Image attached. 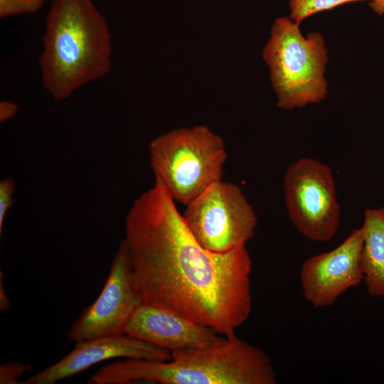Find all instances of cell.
Listing matches in <instances>:
<instances>
[{
	"label": "cell",
	"instance_id": "obj_1",
	"mask_svg": "<svg viewBox=\"0 0 384 384\" xmlns=\"http://www.w3.org/2000/svg\"><path fill=\"white\" fill-rule=\"evenodd\" d=\"M124 240L144 303L230 336L252 310V260L245 246L225 252L203 247L164 184L133 203Z\"/></svg>",
	"mask_w": 384,
	"mask_h": 384
},
{
	"label": "cell",
	"instance_id": "obj_2",
	"mask_svg": "<svg viewBox=\"0 0 384 384\" xmlns=\"http://www.w3.org/2000/svg\"><path fill=\"white\" fill-rule=\"evenodd\" d=\"M168 361L126 358L104 366L91 384H276L269 356L235 334L218 342L175 350Z\"/></svg>",
	"mask_w": 384,
	"mask_h": 384
},
{
	"label": "cell",
	"instance_id": "obj_3",
	"mask_svg": "<svg viewBox=\"0 0 384 384\" xmlns=\"http://www.w3.org/2000/svg\"><path fill=\"white\" fill-rule=\"evenodd\" d=\"M112 43L105 18L92 0H53L39 58L42 83L56 100L106 75Z\"/></svg>",
	"mask_w": 384,
	"mask_h": 384
},
{
	"label": "cell",
	"instance_id": "obj_4",
	"mask_svg": "<svg viewBox=\"0 0 384 384\" xmlns=\"http://www.w3.org/2000/svg\"><path fill=\"white\" fill-rule=\"evenodd\" d=\"M299 25L288 17L277 18L262 53L277 106L285 110L319 102L327 95L324 38L318 32L304 36Z\"/></svg>",
	"mask_w": 384,
	"mask_h": 384
},
{
	"label": "cell",
	"instance_id": "obj_5",
	"mask_svg": "<svg viewBox=\"0 0 384 384\" xmlns=\"http://www.w3.org/2000/svg\"><path fill=\"white\" fill-rule=\"evenodd\" d=\"M149 149L155 179L176 202L186 206L222 181L225 144L206 126L171 130L153 139Z\"/></svg>",
	"mask_w": 384,
	"mask_h": 384
},
{
	"label": "cell",
	"instance_id": "obj_6",
	"mask_svg": "<svg viewBox=\"0 0 384 384\" xmlns=\"http://www.w3.org/2000/svg\"><path fill=\"white\" fill-rule=\"evenodd\" d=\"M188 228L206 249L225 252L245 246L255 235V213L237 185L220 181L186 205Z\"/></svg>",
	"mask_w": 384,
	"mask_h": 384
},
{
	"label": "cell",
	"instance_id": "obj_7",
	"mask_svg": "<svg viewBox=\"0 0 384 384\" xmlns=\"http://www.w3.org/2000/svg\"><path fill=\"white\" fill-rule=\"evenodd\" d=\"M283 188L289 217L299 233L315 242L331 240L341 217L331 169L314 159L299 158L287 169Z\"/></svg>",
	"mask_w": 384,
	"mask_h": 384
},
{
	"label": "cell",
	"instance_id": "obj_8",
	"mask_svg": "<svg viewBox=\"0 0 384 384\" xmlns=\"http://www.w3.org/2000/svg\"><path fill=\"white\" fill-rule=\"evenodd\" d=\"M143 303L124 239L116 251L100 294L73 322L68 337L76 343L124 334L133 314Z\"/></svg>",
	"mask_w": 384,
	"mask_h": 384
},
{
	"label": "cell",
	"instance_id": "obj_9",
	"mask_svg": "<svg viewBox=\"0 0 384 384\" xmlns=\"http://www.w3.org/2000/svg\"><path fill=\"white\" fill-rule=\"evenodd\" d=\"M362 245V228H354L334 249L308 258L300 271L305 299L316 308H325L358 286L363 279Z\"/></svg>",
	"mask_w": 384,
	"mask_h": 384
},
{
	"label": "cell",
	"instance_id": "obj_10",
	"mask_svg": "<svg viewBox=\"0 0 384 384\" xmlns=\"http://www.w3.org/2000/svg\"><path fill=\"white\" fill-rule=\"evenodd\" d=\"M117 358L168 361L171 351L127 334L76 342L58 361L23 381V384H54L100 362Z\"/></svg>",
	"mask_w": 384,
	"mask_h": 384
},
{
	"label": "cell",
	"instance_id": "obj_11",
	"mask_svg": "<svg viewBox=\"0 0 384 384\" xmlns=\"http://www.w3.org/2000/svg\"><path fill=\"white\" fill-rule=\"evenodd\" d=\"M124 334L171 352L210 345L223 338L208 326L144 303L133 314Z\"/></svg>",
	"mask_w": 384,
	"mask_h": 384
},
{
	"label": "cell",
	"instance_id": "obj_12",
	"mask_svg": "<svg viewBox=\"0 0 384 384\" xmlns=\"http://www.w3.org/2000/svg\"><path fill=\"white\" fill-rule=\"evenodd\" d=\"M361 262L368 293L384 297V207L364 211Z\"/></svg>",
	"mask_w": 384,
	"mask_h": 384
},
{
	"label": "cell",
	"instance_id": "obj_13",
	"mask_svg": "<svg viewBox=\"0 0 384 384\" xmlns=\"http://www.w3.org/2000/svg\"><path fill=\"white\" fill-rule=\"evenodd\" d=\"M373 0H289L290 18L300 23L304 18L316 13L330 10L342 4Z\"/></svg>",
	"mask_w": 384,
	"mask_h": 384
},
{
	"label": "cell",
	"instance_id": "obj_14",
	"mask_svg": "<svg viewBox=\"0 0 384 384\" xmlns=\"http://www.w3.org/2000/svg\"><path fill=\"white\" fill-rule=\"evenodd\" d=\"M44 4L45 0H0V18L33 14Z\"/></svg>",
	"mask_w": 384,
	"mask_h": 384
},
{
	"label": "cell",
	"instance_id": "obj_15",
	"mask_svg": "<svg viewBox=\"0 0 384 384\" xmlns=\"http://www.w3.org/2000/svg\"><path fill=\"white\" fill-rule=\"evenodd\" d=\"M32 366L19 361H9L0 366L1 384H23L18 378L29 371Z\"/></svg>",
	"mask_w": 384,
	"mask_h": 384
},
{
	"label": "cell",
	"instance_id": "obj_16",
	"mask_svg": "<svg viewBox=\"0 0 384 384\" xmlns=\"http://www.w3.org/2000/svg\"><path fill=\"white\" fill-rule=\"evenodd\" d=\"M15 191L12 177L4 178L0 182V233H2L4 219L7 211L14 203L13 196Z\"/></svg>",
	"mask_w": 384,
	"mask_h": 384
},
{
	"label": "cell",
	"instance_id": "obj_17",
	"mask_svg": "<svg viewBox=\"0 0 384 384\" xmlns=\"http://www.w3.org/2000/svg\"><path fill=\"white\" fill-rule=\"evenodd\" d=\"M18 105L15 103L3 100L0 102V121L4 122L14 117L18 111Z\"/></svg>",
	"mask_w": 384,
	"mask_h": 384
},
{
	"label": "cell",
	"instance_id": "obj_18",
	"mask_svg": "<svg viewBox=\"0 0 384 384\" xmlns=\"http://www.w3.org/2000/svg\"><path fill=\"white\" fill-rule=\"evenodd\" d=\"M11 307V302L6 294L4 285L2 283V277L0 279V311H5L10 309Z\"/></svg>",
	"mask_w": 384,
	"mask_h": 384
},
{
	"label": "cell",
	"instance_id": "obj_19",
	"mask_svg": "<svg viewBox=\"0 0 384 384\" xmlns=\"http://www.w3.org/2000/svg\"><path fill=\"white\" fill-rule=\"evenodd\" d=\"M369 6L377 14H384V0H373L369 1Z\"/></svg>",
	"mask_w": 384,
	"mask_h": 384
}]
</instances>
